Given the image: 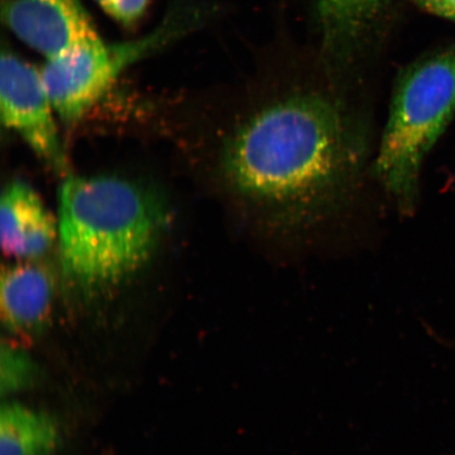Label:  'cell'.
<instances>
[{
    "label": "cell",
    "instance_id": "1",
    "mask_svg": "<svg viewBox=\"0 0 455 455\" xmlns=\"http://www.w3.org/2000/svg\"><path fill=\"white\" fill-rule=\"evenodd\" d=\"M363 119L337 93L299 88L261 100L228 139V183L261 226L299 232L339 213L367 162Z\"/></svg>",
    "mask_w": 455,
    "mask_h": 455
},
{
    "label": "cell",
    "instance_id": "2",
    "mask_svg": "<svg viewBox=\"0 0 455 455\" xmlns=\"http://www.w3.org/2000/svg\"><path fill=\"white\" fill-rule=\"evenodd\" d=\"M167 219L161 198L132 181L71 176L60 190L62 276L84 298L117 287L151 259Z\"/></svg>",
    "mask_w": 455,
    "mask_h": 455
},
{
    "label": "cell",
    "instance_id": "3",
    "mask_svg": "<svg viewBox=\"0 0 455 455\" xmlns=\"http://www.w3.org/2000/svg\"><path fill=\"white\" fill-rule=\"evenodd\" d=\"M455 116V44L398 74L373 172L398 212L411 214L423 164Z\"/></svg>",
    "mask_w": 455,
    "mask_h": 455
},
{
    "label": "cell",
    "instance_id": "4",
    "mask_svg": "<svg viewBox=\"0 0 455 455\" xmlns=\"http://www.w3.org/2000/svg\"><path fill=\"white\" fill-rule=\"evenodd\" d=\"M180 27L170 21L139 42L108 45L100 39L50 59L42 76L61 121L67 124L81 121L128 66L168 42Z\"/></svg>",
    "mask_w": 455,
    "mask_h": 455
},
{
    "label": "cell",
    "instance_id": "5",
    "mask_svg": "<svg viewBox=\"0 0 455 455\" xmlns=\"http://www.w3.org/2000/svg\"><path fill=\"white\" fill-rule=\"evenodd\" d=\"M42 74L8 51L0 60V111L5 127L19 133L53 169L64 172L67 163L52 116Z\"/></svg>",
    "mask_w": 455,
    "mask_h": 455
},
{
    "label": "cell",
    "instance_id": "6",
    "mask_svg": "<svg viewBox=\"0 0 455 455\" xmlns=\"http://www.w3.org/2000/svg\"><path fill=\"white\" fill-rule=\"evenodd\" d=\"M321 51L331 76H343L371 47L395 0H315Z\"/></svg>",
    "mask_w": 455,
    "mask_h": 455
},
{
    "label": "cell",
    "instance_id": "7",
    "mask_svg": "<svg viewBox=\"0 0 455 455\" xmlns=\"http://www.w3.org/2000/svg\"><path fill=\"white\" fill-rule=\"evenodd\" d=\"M3 19L20 41L49 60L100 41L79 0H10Z\"/></svg>",
    "mask_w": 455,
    "mask_h": 455
},
{
    "label": "cell",
    "instance_id": "8",
    "mask_svg": "<svg viewBox=\"0 0 455 455\" xmlns=\"http://www.w3.org/2000/svg\"><path fill=\"white\" fill-rule=\"evenodd\" d=\"M0 235L5 254L26 259L41 258L55 240L52 215L33 188L22 181H14L3 193Z\"/></svg>",
    "mask_w": 455,
    "mask_h": 455
},
{
    "label": "cell",
    "instance_id": "9",
    "mask_svg": "<svg viewBox=\"0 0 455 455\" xmlns=\"http://www.w3.org/2000/svg\"><path fill=\"white\" fill-rule=\"evenodd\" d=\"M54 278L44 267L20 263L3 270L0 309L8 332L34 335L50 320L54 299Z\"/></svg>",
    "mask_w": 455,
    "mask_h": 455
},
{
    "label": "cell",
    "instance_id": "10",
    "mask_svg": "<svg viewBox=\"0 0 455 455\" xmlns=\"http://www.w3.org/2000/svg\"><path fill=\"white\" fill-rule=\"evenodd\" d=\"M60 443V427L52 415L20 403L2 406L0 455H53Z\"/></svg>",
    "mask_w": 455,
    "mask_h": 455
},
{
    "label": "cell",
    "instance_id": "11",
    "mask_svg": "<svg viewBox=\"0 0 455 455\" xmlns=\"http://www.w3.org/2000/svg\"><path fill=\"white\" fill-rule=\"evenodd\" d=\"M38 373L36 363L25 350L3 343L0 355V390L3 396L32 388Z\"/></svg>",
    "mask_w": 455,
    "mask_h": 455
},
{
    "label": "cell",
    "instance_id": "12",
    "mask_svg": "<svg viewBox=\"0 0 455 455\" xmlns=\"http://www.w3.org/2000/svg\"><path fill=\"white\" fill-rule=\"evenodd\" d=\"M101 9L122 24L133 25L144 14L150 0H95Z\"/></svg>",
    "mask_w": 455,
    "mask_h": 455
},
{
    "label": "cell",
    "instance_id": "13",
    "mask_svg": "<svg viewBox=\"0 0 455 455\" xmlns=\"http://www.w3.org/2000/svg\"><path fill=\"white\" fill-rule=\"evenodd\" d=\"M415 3L427 12L455 22V0H415Z\"/></svg>",
    "mask_w": 455,
    "mask_h": 455
}]
</instances>
